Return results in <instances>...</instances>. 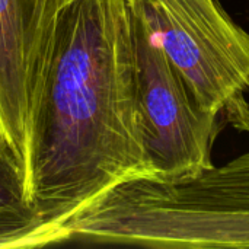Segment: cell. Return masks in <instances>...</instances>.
Wrapping results in <instances>:
<instances>
[{
	"label": "cell",
	"instance_id": "cell-1",
	"mask_svg": "<svg viewBox=\"0 0 249 249\" xmlns=\"http://www.w3.org/2000/svg\"><path fill=\"white\" fill-rule=\"evenodd\" d=\"M25 175L44 223L121 182L155 177L137 112L130 0H73L61 12Z\"/></svg>",
	"mask_w": 249,
	"mask_h": 249
},
{
	"label": "cell",
	"instance_id": "cell-2",
	"mask_svg": "<svg viewBox=\"0 0 249 249\" xmlns=\"http://www.w3.org/2000/svg\"><path fill=\"white\" fill-rule=\"evenodd\" d=\"M53 226L60 242L249 249V152L191 177L121 182Z\"/></svg>",
	"mask_w": 249,
	"mask_h": 249
},
{
	"label": "cell",
	"instance_id": "cell-3",
	"mask_svg": "<svg viewBox=\"0 0 249 249\" xmlns=\"http://www.w3.org/2000/svg\"><path fill=\"white\" fill-rule=\"evenodd\" d=\"M197 104L249 133V34L217 0H136Z\"/></svg>",
	"mask_w": 249,
	"mask_h": 249
},
{
	"label": "cell",
	"instance_id": "cell-4",
	"mask_svg": "<svg viewBox=\"0 0 249 249\" xmlns=\"http://www.w3.org/2000/svg\"><path fill=\"white\" fill-rule=\"evenodd\" d=\"M137 112L152 179L172 181L213 166L212 149L225 127L204 111L155 39L136 0H130Z\"/></svg>",
	"mask_w": 249,
	"mask_h": 249
},
{
	"label": "cell",
	"instance_id": "cell-5",
	"mask_svg": "<svg viewBox=\"0 0 249 249\" xmlns=\"http://www.w3.org/2000/svg\"><path fill=\"white\" fill-rule=\"evenodd\" d=\"M71 1L0 0V134L23 169L58 19Z\"/></svg>",
	"mask_w": 249,
	"mask_h": 249
},
{
	"label": "cell",
	"instance_id": "cell-6",
	"mask_svg": "<svg viewBox=\"0 0 249 249\" xmlns=\"http://www.w3.org/2000/svg\"><path fill=\"white\" fill-rule=\"evenodd\" d=\"M0 213L38 217L29 204L25 169L0 134Z\"/></svg>",
	"mask_w": 249,
	"mask_h": 249
},
{
	"label": "cell",
	"instance_id": "cell-7",
	"mask_svg": "<svg viewBox=\"0 0 249 249\" xmlns=\"http://www.w3.org/2000/svg\"><path fill=\"white\" fill-rule=\"evenodd\" d=\"M53 242L50 226L39 217L0 213V248L38 247Z\"/></svg>",
	"mask_w": 249,
	"mask_h": 249
}]
</instances>
